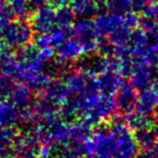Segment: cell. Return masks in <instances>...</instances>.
I'll return each instance as SVG.
<instances>
[{
  "mask_svg": "<svg viewBox=\"0 0 158 158\" xmlns=\"http://www.w3.org/2000/svg\"><path fill=\"white\" fill-rule=\"evenodd\" d=\"M33 35L31 25L25 19H11L0 29V41L6 48L19 50L31 42Z\"/></svg>",
  "mask_w": 158,
  "mask_h": 158,
  "instance_id": "obj_1",
  "label": "cell"
},
{
  "mask_svg": "<svg viewBox=\"0 0 158 158\" xmlns=\"http://www.w3.org/2000/svg\"><path fill=\"white\" fill-rule=\"evenodd\" d=\"M72 33L83 52L90 53L98 46V37L95 29L94 21L88 17H83L72 25Z\"/></svg>",
  "mask_w": 158,
  "mask_h": 158,
  "instance_id": "obj_2",
  "label": "cell"
},
{
  "mask_svg": "<svg viewBox=\"0 0 158 158\" xmlns=\"http://www.w3.org/2000/svg\"><path fill=\"white\" fill-rule=\"evenodd\" d=\"M55 11L56 8L52 4H46L35 10L31 14V21L29 22L33 32L39 35H48L56 31Z\"/></svg>",
  "mask_w": 158,
  "mask_h": 158,
  "instance_id": "obj_3",
  "label": "cell"
},
{
  "mask_svg": "<svg viewBox=\"0 0 158 158\" xmlns=\"http://www.w3.org/2000/svg\"><path fill=\"white\" fill-rule=\"evenodd\" d=\"M70 4L74 15L81 17H88L97 11L95 0H71Z\"/></svg>",
  "mask_w": 158,
  "mask_h": 158,
  "instance_id": "obj_4",
  "label": "cell"
},
{
  "mask_svg": "<svg viewBox=\"0 0 158 158\" xmlns=\"http://www.w3.org/2000/svg\"><path fill=\"white\" fill-rule=\"evenodd\" d=\"M71 0H50V2L52 3V6H68V3H70Z\"/></svg>",
  "mask_w": 158,
  "mask_h": 158,
  "instance_id": "obj_5",
  "label": "cell"
},
{
  "mask_svg": "<svg viewBox=\"0 0 158 158\" xmlns=\"http://www.w3.org/2000/svg\"><path fill=\"white\" fill-rule=\"evenodd\" d=\"M151 1H158V0H151Z\"/></svg>",
  "mask_w": 158,
  "mask_h": 158,
  "instance_id": "obj_6",
  "label": "cell"
}]
</instances>
